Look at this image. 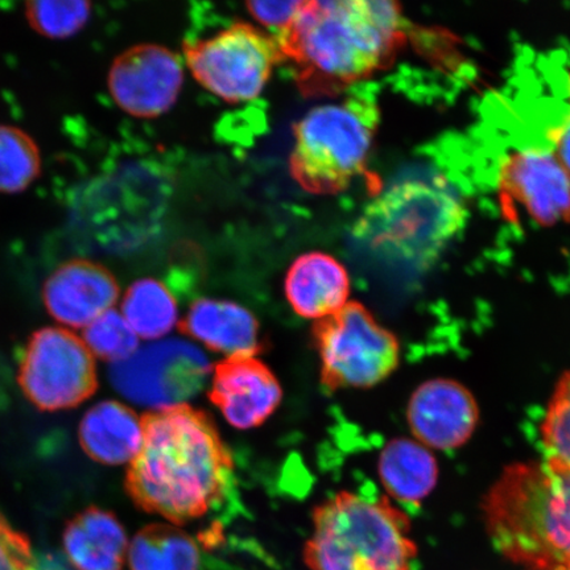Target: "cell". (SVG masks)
Returning <instances> with one entry per match:
<instances>
[{"mask_svg":"<svg viewBox=\"0 0 570 570\" xmlns=\"http://www.w3.org/2000/svg\"><path fill=\"white\" fill-rule=\"evenodd\" d=\"M142 444L126 488L139 509L185 524L208 514L229 487L233 460L208 413L190 407L141 419Z\"/></svg>","mask_w":570,"mask_h":570,"instance_id":"cell-1","label":"cell"},{"mask_svg":"<svg viewBox=\"0 0 570 570\" xmlns=\"http://www.w3.org/2000/svg\"><path fill=\"white\" fill-rule=\"evenodd\" d=\"M275 41L305 96H334L390 66L405 41L404 21L387 0L303 2Z\"/></svg>","mask_w":570,"mask_h":570,"instance_id":"cell-2","label":"cell"},{"mask_svg":"<svg viewBox=\"0 0 570 570\" xmlns=\"http://www.w3.org/2000/svg\"><path fill=\"white\" fill-rule=\"evenodd\" d=\"M489 537L504 558L530 570L570 561V472L550 461L505 468L483 505Z\"/></svg>","mask_w":570,"mask_h":570,"instance_id":"cell-3","label":"cell"},{"mask_svg":"<svg viewBox=\"0 0 570 570\" xmlns=\"http://www.w3.org/2000/svg\"><path fill=\"white\" fill-rule=\"evenodd\" d=\"M417 547L404 512L386 498L344 491L313 512L304 550L311 570H413Z\"/></svg>","mask_w":570,"mask_h":570,"instance_id":"cell-4","label":"cell"},{"mask_svg":"<svg viewBox=\"0 0 570 570\" xmlns=\"http://www.w3.org/2000/svg\"><path fill=\"white\" fill-rule=\"evenodd\" d=\"M380 119L376 97L365 88L311 110L296 126L292 176L311 194L346 189L366 168Z\"/></svg>","mask_w":570,"mask_h":570,"instance_id":"cell-5","label":"cell"},{"mask_svg":"<svg viewBox=\"0 0 570 570\" xmlns=\"http://www.w3.org/2000/svg\"><path fill=\"white\" fill-rule=\"evenodd\" d=\"M462 219V206L444 184L415 180L396 185L370 206L358 233L377 247L428 255L458 232Z\"/></svg>","mask_w":570,"mask_h":570,"instance_id":"cell-6","label":"cell"},{"mask_svg":"<svg viewBox=\"0 0 570 570\" xmlns=\"http://www.w3.org/2000/svg\"><path fill=\"white\" fill-rule=\"evenodd\" d=\"M313 340L321 360V382L330 391L374 387L387 380L401 361L395 334L356 302L318 320Z\"/></svg>","mask_w":570,"mask_h":570,"instance_id":"cell-7","label":"cell"},{"mask_svg":"<svg viewBox=\"0 0 570 570\" xmlns=\"http://www.w3.org/2000/svg\"><path fill=\"white\" fill-rule=\"evenodd\" d=\"M191 75L214 96L230 104L258 97L276 62L282 61L275 39L258 28L235 23L184 47Z\"/></svg>","mask_w":570,"mask_h":570,"instance_id":"cell-8","label":"cell"},{"mask_svg":"<svg viewBox=\"0 0 570 570\" xmlns=\"http://www.w3.org/2000/svg\"><path fill=\"white\" fill-rule=\"evenodd\" d=\"M212 373L208 356L189 341L163 340L112 363L110 382L120 395L153 411L195 397Z\"/></svg>","mask_w":570,"mask_h":570,"instance_id":"cell-9","label":"cell"},{"mask_svg":"<svg viewBox=\"0 0 570 570\" xmlns=\"http://www.w3.org/2000/svg\"><path fill=\"white\" fill-rule=\"evenodd\" d=\"M19 384L28 401L40 411L75 409L97 390L96 363L76 334L61 327H46L28 341Z\"/></svg>","mask_w":570,"mask_h":570,"instance_id":"cell-10","label":"cell"},{"mask_svg":"<svg viewBox=\"0 0 570 570\" xmlns=\"http://www.w3.org/2000/svg\"><path fill=\"white\" fill-rule=\"evenodd\" d=\"M498 190L505 212L522 210L543 226L570 224V173L553 151L510 154L499 169Z\"/></svg>","mask_w":570,"mask_h":570,"instance_id":"cell-11","label":"cell"},{"mask_svg":"<svg viewBox=\"0 0 570 570\" xmlns=\"http://www.w3.org/2000/svg\"><path fill=\"white\" fill-rule=\"evenodd\" d=\"M183 82L178 57L154 45L132 47L118 56L107 80L114 101L137 118L167 112L177 101Z\"/></svg>","mask_w":570,"mask_h":570,"instance_id":"cell-12","label":"cell"},{"mask_svg":"<svg viewBox=\"0 0 570 570\" xmlns=\"http://www.w3.org/2000/svg\"><path fill=\"white\" fill-rule=\"evenodd\" d=\"M407 417L420 444L449 451L466 444L473 436L480 411L473 395L461 383L434 380L413 392Z\"/></svg>","mask_w":570,"mask_h":570,"instance_id":"cell-13","label":"cell"},{"mask_svg":"<svg viewBox=\"0 0 570 570\" xmlns=\"http://www.w3.org/2000/svg\"><path fill=\"white\" fill-rule=\"evenodd\" d=\"M282 397L279 381L255 356H229L214 370L212 402L238 430L265 423L279 407Z\"/></svg>","mask_w":570,"mask_h":570,"instance_id":"cell-14","label":"cell"},{"mask_svg":"<svg viewBox=\"0 0 570 570\" xmlns=\"http://www.w3.org/2000/svg\"><path fill=\"white\" fill-rule=\"evenodd\" d=\"M118 298L116 277L89 259L62 263L42 287V301L49 315L70 327H87L111 311Z\"/></svg>","mask_w":570,"mask_h":570,"instance_id":"cell-15","label":"cell"},{"mask_svg":"<svg viewBox=\"0 0 570 570\" xmlns=\"http://www.w3.org/2000/svg\"><path fill=\"white\" fill-rule=\"evenodd\" d=\"M180 330L227 358L254 356L263 351L258 320L245 306L233 302L199 298L191 304Z\"/></svg>","mask_w":570,"mask_h":570,"instance_id":"cell-16","label":"cell"},{"mask_svg":"<svg viewBox=\"0 0 570 570\" xmlns=\"http://www.w3.org/2000/svg\"><path fill=\"white\" fill-rule=\"evenodd\" d=\"M351 277L333 256L309 253L298 256L285 277V296L298 316L323 320L348 303Z\"/></svg>","mask_w":570,"mask_h":570,"instance_id":"cell-17","label":"cell"},{"mask_svg":"<svg viewBox=\"0 0 570 570\" xmlns=\"http://www.w3.org/2000/svg\"><path fill=\"white\" fill-rule=\"evenodd\" d=\"M63 550L77 570H122L128 539L111 512L90 508L68 522Z\"/></svg>","mask_w":570,"mask_h":570,"instance_id":"cell-18","label":"cell"},{"mask_svg":"<svg viewBox=\"0 0 570 570\" xmlns=\"http://www.w3.org/2000/svg\"><path fill=\"white\" fill-rule=\"evenodd\" d=\"M78 436L91 460L104 465H124L131 463L140 451L141 420L122 403L101 402L83 416Z\"/></svg>","mask_w":570,"mask_h":570,"instance_id":"cell-19","label":"cell"},{"mask_svg":"<svg viewBox=\"0 0 570 570\" xmlns=\"http://www.w3.org/2000/svg\"><path fill=\"white\" fill-rule=\"evenodd\" d=\"M381 481L399 501L416 503L432 493L439 479L438 461L419 441L397 439L383 449Z\"/></svg>","mask_w":570,"mask_h":570,"instance_id":"cell-20","label":"cell"},{"mask_svg":"<svg viewBox=\"0 0 570 570\" xmlns=\"http://www.w3.org/2000/svg\"><path fill=\"white\" fill-rule=\"evenodd\" d=\"M131 570H199L202 556L187 532L169 524H151L128 546Z\"/></svg>","mask_w":570,"mask_h":570,"instance_id":"cell-21","label":"cell"},{"mask_svg":"<svg viewBox=\"0 0 570 570\" xmlns=\"http://www.w3.org/2000/svg\"><path fill=\"white\" fill-rule=\"evenodd\" d=\"M122 316L139 338L155 341L167 336L177 324V303L166 285L148 277L127 289Z\"/></svg>","mask_w":570,"mask_h":570,"instance_id":"cell-22","label":"cell"},{"mask_svg":"<svg viewBox=\"0 0 570 570\" xmlns=\"http://www.w3.org/2000/svg\"><path fill=\"white\" fill-rule=\"evenodd\" d=\"M40 173V149L30 135L16 126L0 125V194L24 191Z\"/></svg>","mask_w":570,"mask_h":570,"instance_id":"cell-23","label":"cell"},{"mask_svg":"<svg viewBox=\"0 0 570 570\" xmlns=\"http://www.w3.org/2000/svg\"><path fill=\"white\" fill-rule=\"evenodd\" d=\"M91 4L83 0H40L26 4V18L35 32L51 40L71 38L83 30Z\"/></svg>","mask_w":570,"mask_h":570,"instance_id":"cell-24","label":"cell"},{"mask_svg":"<svg viewBox=\"0 0 570 570\" xmlns=\"http://www.w3.org/2000/svg\"><path fill=\"white\" fill-rule=\"evenodd\" d=\"M540 433L546 460L570 472V372L556 384Z\"/></svg>","mask_w":570,"mask_h":570,"instance_id":"cell-25","label":"cell"},{"mask_svg":"<svg viewBox=\"0 0 570 570\" xmlns=\"http://www.w3.org/2000/svg\"><path fill=\"white\" fill-rule=\"evenodd\" d=\"M83 342L92 355L111 363L127 360L139 348V337L127 324L122 313L114 309L87 326Z\"/></svg>","mask_w":570,"mask_h":570,"instance_id":"cell-26","label":"cell"},{"mask_svg":"<svg viewBox=\"0 0 570 570\" xmlns=\"http://www.w3.org/2000/svg\"><path fill=\"white\" fill-rule=\"evenodd\" d=\"M33 564L30 540L0 514V570H31Z\"/></svg>","mask_w":570,"mask_h":570,"instance_id":"cell-27","label":"cell"},{"mask_svg":"<svg viewBox=\"0 0 570 570\" xmlns=\"http://www.w3.org/2000/svg\"><path fill=\"white\" fill-rule=\"evenodd\" d=\"M303 2L292 0V2H248L247 9L254 19L261 21L271 28H276L277 32L287 28L302 9Z\"/></svg>","mask_w":570,"mask_h":570,"instance_id":"cell-28","label":"cell"},{"mask_svg":"<svg viewBox=\"0 0 570 570\" xmlns=\"http://www.w3.org/2000/svg\"><path fill=\"white\" fill-rule=\"evenodd\" d=\"M550 139L554 147L553 154L558 156L562 166L570 173V114L561 124L553 128L550 132Z\"/></svg>","mask_w":570,"mask_h":570,"instance_id":"cell-29","label":"cell"},{"mask_svg":"<svg viewBox=\"0 0 570 570\" xmlns=\"http://www.w3.org/2000/svg\"><path fill=\"white\" fill-rule=\"evenodd\" d=\"M31 570H61V569H57L55 567H51V566H42V564H33L32 569Z\"/></svg>","mask_w":570,"mask_h":570,"instance_id":"cell-30","label":"cell"},{"mask_svg":"<svg viewBox=\"0 0 570 570\" xmlns=\"http://www.w3.org/2000/svg\"><path fill=\"white\" fill-rule=\"evenodd\" d=\"M554 570H570V561H569V562H567V564H566V566H562V567H560V568H558V569H554Z\"/></svg>","mask_w":570,"mask_h":570,"instance_id":"cell-31","label":"cell"},{"mask_svg":"<svg viewBox=\"0 0 570 570\" xmlns=\"http://www.w3.org/2000/svg\"><path fill=\"white\" fill-rule=\"evenodd\" d=\"M569 87H570V76H569Z\"/></svg>","mask_w":570,"mask_h":570,"instance_id":"cell-32","label":"cell"}]
</instances>
